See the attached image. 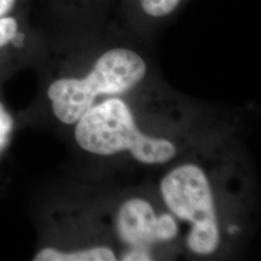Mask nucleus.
Segmentation results:
<instances>
[{"label":"nucleus","mask_w":261,"mask_h":261,"mask_svg":"<svg viewBox=\"0 0 261 261\" xmlns=\"http://www.w3.org/2000/svg\"><path fill=\"white\" fill-rule=\"evenodd\" d=\"M146 63L138 52L127 47L104 51L93 69L83 79H56L47 86L46 97L55 117L73 125L102 94H119L144 79Z\"/></svg>","instance_id":"1"},{"label":"nucleus","mask_w":261,"mask_h":261,"mask_svg":"<svg viewBox=\"0 0 261 261\" xmlns=\"http://www.w3.org/2000/svg\"><path fill=\"white\" fill-rule=\"evenodd\" d=\"M75 123V140L91 154L110 156L126 150L146 165L168 162L177 154L168 139L140 132L128 106L117 98L90 108Z\"/></svg>","instance_id":"2"},{"label":"nucleus","mask_w":261,"mask_h":261,"mask_svg":"<svg viewBox=\"0 0 261 261\" xmlns=\"http://www.w3.org/2000/svg\"><path fill=\"white\" fill-rule=\"evenodd\" d=\"M161 194L169 211L191 224L188 247L198 255H211L219 246V225L213 194L203 169L195 165L174 168L162 179Z\"/></svg>","instance_id":"3"},{"label":"nucleus","mask_w":261,"mask_h":261,"mask_svg":"<svg viewBox=\"0 0 261 261\" xmlns=\"http://www.w3.org/2000/svg\"><path fill=\"white\" fill-rule=\"evenodd\" d=\"M156 217L154 208L143 198H130L117 213V233L129 247H149L156 243Z\"/></svg>","instance_id":"4"},{"label":"nucleus","mask_w":261,"mask_h":261,"mask_svg":"<svg viewBox=\"0 0 261 261\" xmlns=\"http://www.w3.org/2000/svg\"><path fill=\"white\" fill-rule=\"evenodd\" d=\"M31 39L25 18L19 12L0 17V58L27 50Z\"/></svg>","instance_id":"5"},{"label":"nucleus","mask_w":261,"mask_h":261,"mask_svg":"<svg viewBox=\"0 0 261 261\" xmlns=\"http://www.w3.org/2000/svg\"><path fill=\"white\" fill-rule=\"evenodd\" d=\"M35 261H115V254L108 247L62 252L56 248L44 247L34 256Z\"/></svg>","instance_id":"6"},{"label":"nucleus","mask_w":261,"mask_h":261,"mask_svg":"<svg viewBox=\"0 0 261 261\" xmlns=\"http://www.w3.org/2000/svg\"><path fill=\"white\" fill-rule=\"evenodd\" d=\"M139 9L150 18H163L177 11L182 0H138Z\"/></svg>","instance_id":"7"},{"label":"nucleus","mask_w":261,"mask_h":261,"mask_svg":"<svg viewBox=\"0 0 261 261\" xmlns=\"http://www.w3.org/2000/svg\"><path fill=\"white\" fill-rule=\"evenodd\" d=\"M178 234V225L177 221L171 214H162L158 217L156 220V240L162 241H171L177 237Z\"/></svg>","instance_id":"8"},{"label":"nucleus","mask_w":261,"mask_h":261,"mask_svg":"<svg viewBox=\"0 0 261 261\" xmlns=\"http://www.w3.org/2000/svg\"><path fill=\"white\" fill-rule=\"evenodd\" d=\"M15 127V121L11 114L8 112L4 104L0 102V152L9 144L10 136Z\"/></svg>","instance_id":"9"},{"label":"nucleus","mask_w":261,"mask_h":261,"mask_svg":"<svg viewBox=\"0 0 261 261\" xmlns=\"http://www.w3.org/2000/svg\"><path fill=\"white\" fill-rule=\"evenodd\" d=\"M123 261H149L152 260L148 247H130L122 256Z\"/></svg>","instance_id":"10"},{"label":"nucleus","mask_w":261,"mask_h":261,"mask_svg":"<svg viewBox=\"0 0 261 261\" xmlns=\"http://www.w3.org/2000/svg\"><path fill=\"white\" fill-rule=\"evenodd\" d=\"M27 0H0V17L4 16L17 14L19 8L24 5Z\"/></svg>","instance_id":"11"},{"label":"nucleus","mask_w":261,"mask_h":261,"mask_svg":"<svg viewBox=\"0 0 261 261\" xmlns=\"http://www.w3.org/2000/svg\"><path fill=\"white\" fill-rule=\"evenodd\" d=\"M234 232H237V227L236 226H231L230 233H234Z\"/></svg>","instance_id":"12"}]
</instances>
